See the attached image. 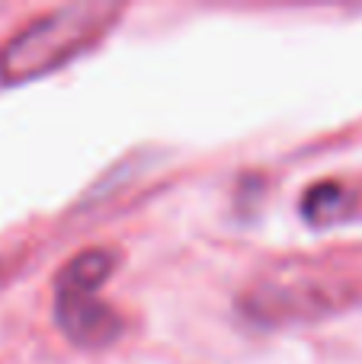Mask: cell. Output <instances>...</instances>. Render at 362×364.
Listing matches in <instances>:
<instances>
[{
  "label": "cell",
  "instance_id": "5",
  "mask_svg": "<svg viewBox=\"0 0 362 364\" xmlns=\"http://www.w3.org/2000/svg\"><path fill=\"white\" fill-rule=\"evenodd\" d=\"M343 201H346V192L337 182H321V186H314L305 195V218L311 224H331L343 211Z\"/></svg>",
  "mask_w": 362,
  "mask_h": 364
},
{
  "label": "cell",
  "instance_id": "1",
  "mask_svg": "<svg viewBox=\"0 0 362 364\" xmlns=\"http://www.w3.org/2000/svg\"><path fill=\"white\" fill-rule=\"evenodd\" d=\"M122 16L119 4H71L26 26L0 55V77L6 83H23L45 77L68 64L83 48L96 45Z\"/></svg>",
  "mask_w": 362,
  "mask_h": 364
},
{
  "label": "cell",
  "instance_id": "3",
  "mask_svg": "<svg viewBox=\"0 0 362 364\" xmlns=\"http://www.w3.org/2000/svg\"><path fill=\"white\" fill-rule=\"evenodd\" d=\"M337 297L321 284L311 288H299V284H286V288H257V294L247 301V310L257 320H295V316H314L321 310H333Z\"/></svg>",
  "mask_w": 362,
  "mask_h": 364
},
{
  "label": "cell",
  "instance_id": "4",
  "mask_svg": "<svg viewBox=\"0 0 362 364\" xmlns=\"http://www.w3.org/2000/svg\"><path fill=\"white\" fill-rule=\"evenodd\" d=\"M115 272V256L106 250H87L74 256L55 278L58 294H96Z\"/></svg>",
  "mask_w": 362,
  "mask_h": 364
},
{
  "label": "cell",
  "instance_id": "2",
  "mask_svg": "<svg viewBox=\"0 0 362 364\" xmlns=\"http://www.w3.org/2000/svg\"><path fill=\"white\" fill-rule=\"evenodd\" d=\"M58 326L77 346H106L119 336L122 320L109 304L96 301V294H58L55 304Z\"/></svg>",
  "mask_w": 362,
  "mask_h": 364
}]
</instances>
